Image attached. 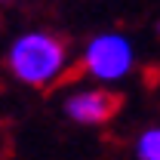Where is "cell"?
<instances>
[{
    "mask_svg": "<svg viewBox=\"0 0 160 160\" xmlns=\"http://www.w3.org/2000/svg\"><path fill=\"white\" fill-rule=\"evenodd\" d=\"M6 65L12 77L28 86H49L68 68V46L49 31H25L9 43Z\"/></svg>",
    "mask_w": 160,
    "mask_h": 160,
    "instance_id": "6da1fadb",
    "label": "cell"
},
{
    "mask_svg": "<svg viewBox=\"0 0 160 160\" xmlns=\"http://www.w3.org/2000/svg\"><path fill=\"white\" fill-rule=\"evenodd\" d=\"M83 68L99 83H117L136 68V46L120 31H102L83 49Z\"/></svg>",
    "mask_w": 160,
    "mask_h": 160,
    "instance_id": "7a4b0ae2",
    "label": "cell"
},
{
    "mask_svg": "<svg viewBox=\"0 0 160 160\" xmlns=\"http://www.w3.org/2000/svg\"><path fill=\"white\" fill-rule=\"evenodd\" d=\"M120 99L108 89H77L65 99V114L77 126H99L114 117Z\"/></svg>",
    "mask_w": 160,
    "mask_h": 160,
    "instance_id": "3957f363",
    "label": "cell"
},
{
    "mask_svg": "<svg viewBox=\"0 0 160 160\" xmlns=\"http://www.w3.org/2000/svg\"><path fill=\"white\" fill-rule=\"evenodd\" d=\"M136 160H160V126H148L136 139Z\"/></svg>",
    "mask_w": 160,
    "mask_h": 160,
    "instance_id": "277c9868",
    "label": "cell"
},
{
    "mask_svg": "<svg viewBox=\"0 0 160 160\" xmlns=\"http://www.w3.org/2000/svg\"><path fill=\"white\" fill-rule=\"evenodd\" d=\"M154 31H157V37H160V22H157V28H154Z\"/></svg>",
    "mask_w": 160,
    "mask_h": 160,
    "instance_id": "5b68a950",
    "label": "cell"
},
{
    "mask_svg": "<svg viewBox=\"0 0 160 160\" xmlns=\"http://www.w3.org/2000/svg\"><path fill=\"white\" fill-rule=\"evenodd\" d=\"M0 3H6V0H0Z\"/></svg>",
    "mask_w": 160,
    "mask_h": 160,
    "instance_id": "8992f818",
    "label": "cell"
}]
</instances>
